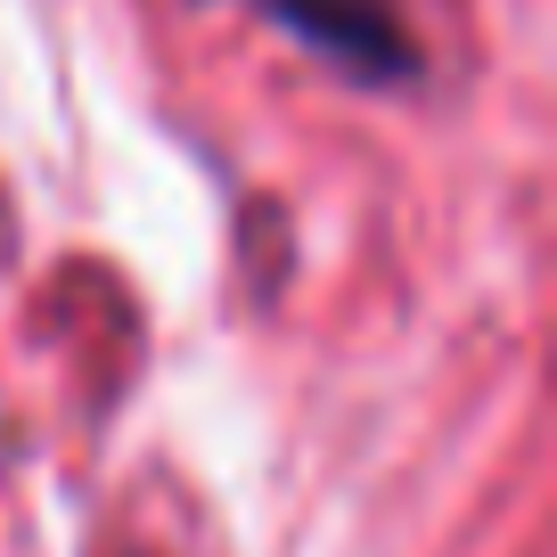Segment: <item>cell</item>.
Segmentation results:
<instances>
[{
    "mask_svg": "<svg viewBox=\"0 0 557 557\" xmlns=\"http://www.w3.org/2000/svg\"><path fill=\"white\" fill-rule=\"evenodd\" d=\"M262 17H278L304 50L345 66L352 83H410L418 74V41L394 0H262Z\"/></svg>",
    "mask_w": 557,
    "mask_h": 557,
    "instance_id": "obj_1",
    "label": "cell"
}]
</instances>
